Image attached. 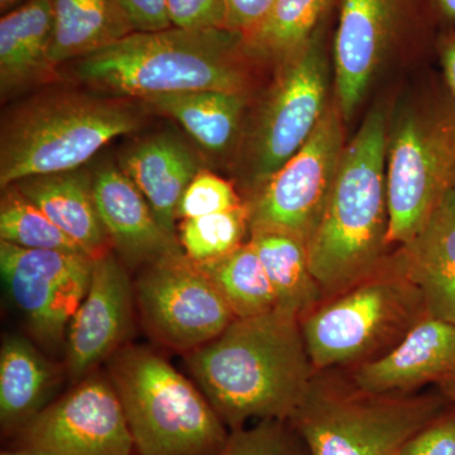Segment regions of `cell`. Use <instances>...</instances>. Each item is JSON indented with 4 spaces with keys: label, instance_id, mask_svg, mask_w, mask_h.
Listing matches in <instances>:
<instances>
[{
    "label": "cell",
    "instance_id": "6da1fadb",
    "mask_svg": "<svg viewBox=\"0 0 455 455\" xmlns=\"http://www.w3.org/2000/svg\"><path fill=\"white\" fill-rule=\"evenodd\" d=\"M187 362L232 430L253 419L289 421L316 374L300 319L278 309L235 319L215 339L188 353Z\"/></svg>",
    "mask_w": 455,
    "mask_h": 455
},
{
    "label": "cell",
    "instance_id": "7a4b0ae2",
    "mask_svg": "<svg viewBox=\"0 0 455 455\" xmlns=\"http://www.w3.org/2000/svg\"><path fill=\"white\" fill-rule=\"evenodd\" d=\"M244 37L227 28L133 32L73 61L76 79L99 94L145 99L194 92L245 94Z\"/></svg>",
    "mask_w": 455,
    "mask_h": 455
},
{
    "label": "cell",
    "instance_id": "3957f363",
    "mask_svg": "<svg viewBox=\"0 0 455 455\" xmlns=\"http://www.w3.org/2000/svg\"><path fill=\"white\" fill-rule=\"evenodd\" d=\"M387 113L377 107L344 147L324 215L307 243L310 269L325 299L367 276L387 256Z\"/></svg>",
    "mask_w": 455,
    "mask_h": 455
},
{
    "label": "cell",
    "instance_id": "277c9868",
    "mask_svg": "<svg viewBox=\"0 0 455 455\" xmlns=\"http://www.w3.org/2000/svg\"><path fill=\"white\" fill-rule=\"evenodd\" d=\"M127 98L71 89L38 92L9 109L0 130V187L84 167L114 139L145 121Z\"/></svg>",
    "mask_w": 455,
    "mask_h": 455
},
{
    "label": "cell",
    "instance_id": "5b68a950",
    "mask_svg": "<svg viewBox=\"0 0 455 455\" xmlns=\"http://www.w3.org/2000/svg\"><path fill=\"white\" fill-rule=\"evenodd\" d=\"M427 316L423 293L396 251L367 276L320 302L300 324L314 368L325 372L382 357Z\"/></svg>",
    "mask_w": 455,
    "mask_h": 455
},
{
    "label": "cell",
    "instance_id": "8992f818",
    "mask_svg": "<svg viewBox=\"0 0 455 455\" xmlns=\"http://www.w3.org/2000/svg\"><path fill=\"white\" fill-rule=\"evenodd\" d=\"M137 455H220L230 433L209 403L166 359L145 347L110 358Z\"/></svg>",
    "mask_w": 455,
    "mask_h": 455
},
{
    "label": "cell",
    "instance_id": "52a82bcc",
    "mask_svg": "<svg viewBox=\"0 0 455 455\" xmlns=\"http://www.w3.org/2000/svg\"><path fill=\"white\" fill-rule=\"evenodd\" d=\"M448 403L440 392L370 394L316 372L289 421L309 455H397Z\"/></svg>",
    "mask_w": 455,
    "mask_h": 455
},
{
    "label": "cell",
    "instance_id": "ba28073f",
    "mask_svg": "<svg viewBox=\"0 0 455 455\" xmlns=\"http://www.w3.org/2000/svg\"><path fill=\"white\" fill-rule=\"evenodd\" d=\"M387 243L403 245L455 188V106L406 109L388 125Z\"/></svg>",
    "mask_w": 455,
    "mask_h": 455
},
{
    "label": "cell",
    "instance_id": "9c48e42d",
    "mask_svg": "<svg viewBox=\"0 0 455 455\" xmlns=\"http://www.w3.org/2000/svg\"><path fill=\"white\" fill-rule=\"evenodd\" d=\"M298 53L280 65L250 140L253 193L307 142L328 108L329 20Z\"/></svg>",
    "mask_w": 455,
    "mask_h": 455
},
{
    "label": "cell",
    "instance_id": "30bf717a",
    "mask_svg": "<svg viewBox=\"0 0 455 455\" xmlns=\"http://www.w3.org/2000/svg\"><path fill=\"white\" fill-rule=\"evenodd\" d=\"M133 284L147 331L171 349L188 355L236 319L211 278L182 250L140 268Z\"/></svg>",
    "mask_w": 455,
    "mask_h": 455
},
{
    "label": "cell",
    "instance_id": "8fae6325",
    "mask_svg": "<svg viewBox=\"0 0 455 455\" xmlns=\"http://www.w3.org/2000/svg\"><path fill=\"white\" fill-rule=\"evenodd\" d=\"M344 119L337 101L300 151L254 191L248 209L251 228H269L300 236L309 243L333 190L344 147Z\"/></svg>",
    "mask_w": 455,
    "mask_h": 455
},
{
    "label": "cell",
    "instance_id": "7c38bea8",
    "mask_svg": "<svg viewBox=\"0 0 455 455\" xmlns=\"http://www.w3.org/2000/svg\"><path fill=\"white\" fill-rule=\"evenodd\" d=\"M431 25L438 23L427 0H339L333 60L335 101L344 122L357 112L385 60Z\"/></svg>",
    "mask_w": 455,
    "mask_h": 455
},
{
    "label": "cell",
    "instance_id": "4fadbf2b",
    "mask_svg": "<svg viewBox=\"0 0 455 455\" xmlns=\"http://www.w3.org/2000/svg\"><path fill=\"white\" fill-rule=\"evenodd\" d=\"M95 259L85 253L29 250L0 241V272L8 296L36 339L66 343L68 325L88 292Z\"/></svg>",
    "mask_w": 455,
    "mask_h": 455
},
{
    "label": "cell",
    "instance_id": "5bb4252c",
    "mask_svg": "<svg viewBox=\"0 0 455 455\" xmlns=\"http://www.w3.org/2000/svg\"><path fill=\"white\" fill-rule=\"evenodd\" d=\"M38 455H137L121 398L104 377L84 379L17 434Z\"/></svg>",
    "mask_w": 455,
    "mask_h": 455
},
{
    "label": "cell",
    "instance_id": "9a60e30c",
    "mask_svg": "<svg viewBox=\"0 0 455 455\" xmlns=\"http://www.w3.org/2000/svg\"><path fill=\"white\" fill-rule=\"evenodd\" d=\"M134 299L125 265L110 253L95 259L88 292L66 335V368L73 381H83L123 348L133 324Z\"/></svg>",
    "mask_w": 455,
    "mask_h": 455
},
{
    "label": "cell",
    "instance_id": "2e32d148",
    "mask_svg": "<svg viewBox=\"0 0 455 455\" xmlns=\"http://www.w3.org/2000/svg\"><path fill=\"white\" fill-rule=\"evenodd\" d=\"M455 376V325L427 316L382 357L349 368L348 381L377 395L414 394Z\"/></svg>",
    "mask_w": 455,
    "mask_h": 455
},
{
    "label": "cell",
    "instance_id": "e0dca14e",
    "mask_svg": "<svg viewBox=\"0 0 455 455\" xmlns=\"http://www.w3.org/2000/svg\"><path fill=\"white\" fill-rule=\"evenodd\" d=\"M92 191L101 223L125 267L142 268L182 250L121 167L101 164L92 171Z\"/></svg>",
    "mask_w": 455,
    "mask_h": 455
},
{
    "label": "cell",
    "instance_id": "ac0fdd59",
    "mask_svg": "<svg viewBox=\"0 0 455 455\" xmlns=\"http://www.w3.org/2000/svg\"><path fill=\"white\" fill-rule=\"evenodd\" d=\"M398 252L407 276L423 293L427 316L455 325V188Z\"/></svg>",
    "mask_w": 455,
    "mask_h": 455
},
{
    "label": "cell",
    "instance_id": "d6986e66",
    "mask_svg": "<svg viewBox=\"0 0 455 455\" xmlns=\"http://www.w3.org/2000/svg\"><path fill=\"white\" fill-rule=\"evenodd\" d=\"M119 167L145 196L161 227L178 236L180 200L200 172L190 148L172 134H157L125 149Z\"/></svg>",
    "mask_w": 455,
    "mask_h": 455
},
{
    "label": "cell",
    "instance_id": "ffe728a7",
    "mask_svg": "<svg viewBox=\"0 0 455 455\" xmlns=\"http://www.w3.org/2000/svg\"><path fill=\"white\" fill-rule=\"evenodd\" d=\"M20 193L37 205L66 235L97 259L110 253L109 235L101 223L92 191V172L80 167L31 176L17 181Z\"/></svg>",
    "mask_w": 455,
    "mask_h": 455
},
{
    "label": "cell",
    "instance_id": "44dd1931",
    "mask_svg": "<svg viewBox=\"0 0 455 455\" xmlns=\"http://www.w3.org/2000/svg\"><path fill=\"white\" fill-rule=\"evenodd\" d=\"M53 13L50 0H27L0 20L2 99L36 83L53 70L50 51Z\"/></svg>",
    "mask_w": 455,
    "mask_h": 455
},
{
    "label": "cell",
    "instance_id": "7402d4cb",
    "mask_svg": "<svg viewBox=\"0 0 455 455\" xmlns=\"http://www.w3.org/2000/svg\"><path fill=\"white\" fill-rule=\"evenodd\" d=\"M57 372L52 363L20 335H9L0 350V424L5 435L20 433L50 405Z\"/></svg>",
    "mask_w": 455,
    "mask_h": 455
},
{
    "label": "cell",
    "instance_id": "603a6c76",
    "mask_svg": "<svg viewBox=\"0 0 455 455\" xmlns=\"http://www.w3.org/2000/svg\"><path fill=\"white\" fill-rule=\"evenodd\" d=\"M53 68L76 61L116 44L134 32L118 0H50Z\"/></svg>",
    "mask_w": 455,
    "mask_h": 455
},
{
    "label": "cell",
    "instance_id": "cb8c5ba5",
    "mask_svg": "<svg viewBox=\"0 0 455 455\" xmlns=\"http://www.w3.org/2000/svg\"><path fill=\"white\" fill-rule=\"evenodd\" d=\"M248 241L274 286L278 310L301 319L324 300V291L311 272L304 239L283 230L251 228Z\"/></svg>",
    "mask_w": 455,
    "mask_h": 455
},
{
    "label": "cell",
    "instance_id": "d4e9b609",
    "mask_svg": "<svg viewBox=\"0 0 455 455\" xmlns=\"http://www.w3.org/2000/svg\"><path fill=\"white\" fill-rule=\"evenodd\" d=\"M245 100L241 92H194L157 95L142 103L178 121L205 151L221 155L238 136Z\"/></svg>",
    "mask_w": 455,
    "mask_h": 455
},
{
    "label": "cell",
    "instance_id": "484cf974",
    "mask_svg": "<svg viewBox=\"0 0 455 455\" xmlns=\"http://www.w3.org/2000/svg\"><path fill=\"white\" fill-rule=\"evenodd\" d=\"M339 0H276L262 26L244 37L253 61L283 65L298 55Z\"/></svg>",
    "mask_w": 455,
    "mask_h": 455
},
{
    "label": "cell",
    "instance_id": "4316f807",
    "mask_svg": "<svg viewBox=\"0 0 455 455\" xmlns=\"http://www.w3.org/2000/svg\"><path fill=\"white\" fill-rule=\"evenodd\" d=\"M196 265L211 278L236 319L277 309L276 292L250 241L220 259Z\"/></svg>",
    "mask_w": 455,
    "mask_h": 455
},
{
    "label": "cell",
    "instance_id": "83f0119b",
    "mask_svg": "<svg viewBox=\"0 0 455 455\" xmlns=\"http://www.w3.org/2000/svg\"><path fill=\"white\" fill-rule=\"evenodd\" d=\"M0 239L29 250L85 253L44 212L27 199L16 185L2 188ZM86 254V253H85ZM89 256V254H88Z\"/></svg>",
    "mask_w": 455,
    "mask_h": 455
},
{
    "label": "cell",
    "instance_id": "f1b7e54d",
    "mask_svg": "<svg viewBox=\"0 0 455 455\" xmlns=\"http://www.w3.org/2000/svg\"><path fill=\"white\" fill-rule=\"evenodd\" d=\"M250 218L245 203L230 211L180 220L178 238L185 254L196 263L211 262L245 243Z\"/></svg>",
    "mask_w": 455,
    "mask_h": 455
},
{
    "label": "cell",
    "instance_id": "f546056e",
    "mask_svg": "<svg viewBox=\"0 0 455 455\" xmlns=\"http://www.w3.org/2000/svg\"><path fill=\"white\" fill-rule=\"evenodd\" d=\"M287 421L263 420L256 427L232 430L220 455H309Z\"/></svg>",
    "mask_w": 455,
    "mask_h": 455
},
{
    "label": "cell",
    "instance_id": "4dcf8cb0",
    "mask_svg": "<svg viewBox=\"0 0 455 455\" xmlns=\"http://www.w3.org/2000/svg\"><path fill=\"white\" fill-rule=\"evenodd\" d=\"M243 204L230 182L209 171H200L180 200L176 218L194 220L230 211Z\"/></svg>",
    "mask_w": 455,
    "mask_h": 455
},
{
    "label": "cell",
    "instance_id": "1f68e13d",
    "mask_svg": "<svg viewBox=\"0 0 455 455\" xmlns=\"http://www.w3.org/2000/svg\"><path fill=\"white\" fill-rule=\"evenodd\" d=\"M397 455H455V409H445L407 440Z\"/></svg>",
    "mask_w": 455,
    "mask_h": 455
},
{
    "label": "cell",
    "instance_id": "d6a6232c",
    "mask_svg": "<svg viewBox=\"0 0 455 455\" xmlns=\"http://www.w3.org/2000/svg\"><path fill=\"white\" fill-rule=\"evenodd\" d=\"M167 8L178 28H224L223 0H167Z\"/></svg>",
    "mask_w": 455,
    "mask_h": 455
},
{
    "label": "cell",
    "instance_id": "836d02e7",
    "mask_svg": "<svg viewBox=\"0 0 455 455\" xmlns=\"http://www.w3.org/2000/svg\"><path fill=\"white\" fill-rule=\"evenodd\" d=\"M223 3L224 28L248 37L265 23L276 0H223Z\"/></svg>",
    "mask_w": 455,
    "mask_h": 455
},
{
    "label": "cell",
    "instance_id": "e575fe53",
    "mask_svg": "<svg viewBox=\"0 0 455 455\" xmlns=\"http://www.w3.org/2000/svg\"><path fill=\"white\" fill-rule=\"evenodd\" d=\"M134 32H158L172 28L167 0H118Z\"/></svg>",
    "mask_w": 455,
    "mask_h": 455
},
{
    "label": "cell",
    "instance_id": "d590c367",
    "mask_svg": "<svg viewBox=\"0 0 455 455\" xmlns=\"http://www.w3.org/2000/svg\"><path fill=\"white\" fill-rule=\"evenodd\" d=\"M438 51L448 88L455 101V31L440 35Z\"/></svg>",
    "mask_w": 455,
    "mask_h": 455
},
{
    "label": "cell",
    "instance_id": "8d00e7d4",
    "mask_svg": "<svg viewBox=\"0 0 455 455\" xmlns=\"http://www.w3.org/2000/svg\"><path fill=\"white\" fill-rule=\"evenodd\" d=\"M443 32L455 31V0H427Z\"/></svg>",
    "mask_w": 455,
    "mask_h": 455
},
{
    "label": "cell",
    "instance_id": "74e56055",
    "mask_svg": "<svg viewBox=\"0 0 455 455\" xmlns=\"http://www.w3.org/2000/svg\"><path fill=\"white\" fill-rule=\"evenodd\" d=\"M440 394L447 397L451 403H455V376L448 377L438 383Z\"/></svg>",
    "mask_w": 455,
    "mask_h": 455
},
{
    "label": "cell",
    "instance_id": "f35d334b",
    "mask_svg": "<svg viewBox=\"0 0 455 455\" xmlns=\"http://www.w3.org/2000/svg\"><path fill=\"white\" fill-rule=\"evenodd\" d=\"M26 2L27 0H0V12L3 14L8 13V12L13 11V9L20 7Z\"/></svg>",
    "mask_w": 455,
    "mask_h": 455
},
{
    "label": "cell",
    "instance_id": "ab89813d",
    "mask_svg": "<svg viewBox=\"0 0 455 455\" xmlns=\"http://www.w3.org/2000/svg\"><path fill=\"white\" fill-rule=\"evenodd\" d=\"M0 455H38L36 453H33L31 451H27V449L23 448H13V449H7V451H3L2 454Z\"/></svg>",
    "mask_w": 455,
    "mask_h": 455
}]
</instances>
